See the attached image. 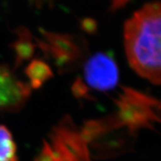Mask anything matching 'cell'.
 Listing matches in <instances>:
<instances>
[{"label": "cell", "instance_id": "obj_7", "mask_svg": "<svg viewBox=\"0 0 161 161\" xmlns=\"http://www.w3.org/2000/svg\"><path fill=\"white\" fill-rule=\"evenodd\" d=\"M119 128L107 131L98 139L91 142L95 159L113 158L129 150L135 138V132L130 131L128 128L124 131H116Z\"/></svg>", "mask_w": 161, "mask_h": 161}, {"label": "cell", "instance_id": "obj_4", "mask_svg": "<svg viewBox=\"0 0 161 161\" xmlns=\"http://www.w3.org/2000/svg\"><path fill=\"white\" fill-rule=\"evenodd\" d=\"M53 149L60 161H91L87 144L69 115L53 126L49 132Z\"/></svg>", "mask_w": 161, "mask_h": 161}, {"label": "cell", "instance_id": "obj_10", "mask_svg": "<svg viewBox=\"0 0 161 161\" xmlns=\"http://www.w3.org/2000/svg\"><path fill=\"white\" fill-rule=\"evenodd\" d=\"M0 161H18L16 143L10 131L3 125H0Z\"/></svg>", "mask_w": 161, "mask_h": 161}, {"label": "cell", "instance_id": "obj_2", "mask_svg": "<svg viewBox=\"0 0 161 161\" xmlns=\"http://www.w3.org/2000/svg\"><path fill=\"white\" fill-rule=\"evenodd\" d=\"M40 31L43 39L36 38V43L60 72L77 68L88 55V44L80 36L55 33L42 28Z\"/></svg>", "mask_w": 161, "mask_h": 161}, {"label": "cell", "instance_id": "obj_11", "mask_svg": "<svg viewBox=\"0 0 161 161\" xmlns=\"http://www.w3.org/2000/svg\"><path fill=\"white\" fill-rule=\"evenodd\" d=\"M40 152L36 155L34 161H60L50 145L45 140Z\"/></svg>", "mask_w": 161, "mask_h": 161}, {"label": "cell", "instance_id": "obj_9", "mask_svg": "<svg viewBox=\"0 0 161 161\" xmlns=\"http://www.w3.org/2000/svg\"><path fill=\"white\" fill-rule=\"evenodd\" d=\"M25 73L30 79V86L35 89L41 86L46 80L53 76L50 66L39 58L31 62L25 69Z\"/></svg>", "mask_w": 161, "mask_h": 161}, {"label": "cell", "instance_id": "obj_5", "mask_svg": "<svg viewBox=\"0 0 161 161\" xmlns=\"http://www.w3.org/2000/svg\"><path fill=\"white\" fill-rule=\"evenodd\" d=\"M84 76L91 87L108 91L119 82V68L111 53L99 52L85 63Z\"/></svg>", "mask_w": 161, "mask_h": 161}, {"label": "cell", "instance_id": "obj_6", "mask_svg": "<svg viewBox=\"0 0 161 161\" xmlns=\"http://www.w3.org/2000/svg\"><path fill=\"white\" fill-rule=\"evenodd\" d=\"M31 86L17 78L8 66L0 65V108L17 111L31 96Z\"/></svg>", "mask_w": 161, "mask_h": 161}, {"label": "cell", "instance_id": "obj_3", "mask_svg": "<svg viewBox=\"0 0 161 161\" xmlns=\"http://www.w3.org/2000/svg\"><path fill=\"white\" fill-rule=\"evenodd\" d=\"M122 90L114 100L119 108L115 114L120 123L133 132L140 127L154 129V123L159 122V100L131 87L122 86Z\"/></svg>", "mask_w": 161, "mask_h": 161}, {"label": "cell", "instance_id": "obj_1", "mask_svg": "<svg viewBox=\"0 0 161 161\" xmlns=\"http://www.w3.org/2000/svg\"><path fill=\"white\" fill-rule=\"evenodd\" d=\"M160 2L145 3L124 23V45L130 65L141 76L160 84Z\"/></svg>", "mask_w": 161, "mask_h": 161}, {"label": "cell", "instance_id": "obj_12", "mask_svg": "<svg viewBox=\"0 0 161 161\" xmlns=\"http://www.w3.org/2000/svg\"><path fill=\"white\" fill-rule=\"evenodd\" d=\"M72 91L73 95L76 98H86V99H91V96L89 94V89L86 86V84L82 81L80 77H77L74 83L72 84Z\"/></svg>", "mask_w": 161, "mask_h": 161}, {"label": "cell", "instance_id": "obj_8", "mask_svg": "<svg viewBox=\"0 0 161 161\" xmlns=\"http://www.w3.org/2000/svg\"><path fill=\"white\" fill-rule=\"evenodd\" d=\"M17 39L11 44V47L16 53L13 70L17 69L23 62L31 59L35 53L36 44L33 43L32 35L25 26H18L16 29Z\"/></svg>", "mask_w": 161, "mask_h": 161}, {"label": "cell", "instance_id": "obj_13", "mask_svg": "<svg viewBox=\"0 0 161 161\" xmlns=\"http://www.w3.org/2000/svg\"><path fill=\"white\" fill-rule=\"evenodd\" d=\"M80 27L84 31L93 34L97 30V22L91 17H86L80 21Z\"/></svg>", "mask_w": 161, "mask_h": 161}, {"label": "cell", "instance_id": "obj_14", "mask_svg": "<svg viewBox=\"0 0 161 161\" xmlns=\"http://www.w3.org/2000/svg\"><path fill=\"white\" fill-rule=\"evenodd\" d=\"M127 3V1H114L112 3V5H111L110 8L111 10L114 11L117 10L118 8H120L123 5H125Z\"/></svg>", "mask_w": 161, "mask_h": 161}]
</instances>
